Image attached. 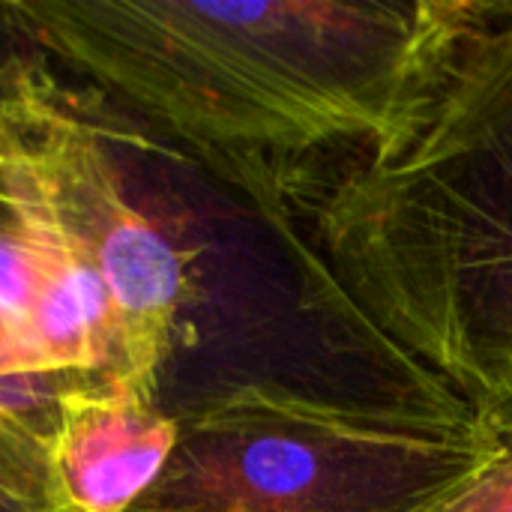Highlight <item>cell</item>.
I'll list each match as a JSON object with an SVG mask.
<instances>
[{"label":"cell","instance_id":"5b68a950","mask_svg":"<svg viewBox=\"0 0 512 512\" xmlns=\"http://www.w3.org/2000/svg\"><path fill=\"white\" fill-rule=\"evenodd\" d=\"M177 444L174 411L132 393H78L63 402L51 465L75 512H129L159 480Z\"/></svg>","mask_w":512,"mask_h":512},{"label":"cell","instance_id":"52a82bcc","mask_svg":"<svg viewBox=\"0 0 512 512\" xmlns=\"http://www.w3.org/2000/svg\"><path fill=\"white\" fill-rule=\"evenodd\" d=\"M489 450L441 512H512V390L474 411Z\"/></svg>","mask_w":512,"mask_h":512},{"label":"cell","instance_id":"7a4b0ae2","mask_svg":"<svg viewBox=\"0 0 512 512\" xmlns=\"http://www.w3.org/2000/svg\"><path fill=\"white\" fill-rule=\"evenodd\" d=\"M318 252L471 411L512 390V0L447 36L399 126L315 204Z\"/></svg>","mask_w":512,"mask_h":512},{"label":"cell","instance_id":"8992f818","mask_svg":"<svg viewBox=\"0 0 512 512\" xmlns=\"http://www.w3.org/2000/svg\"><path fill=\"white\" fill-rule=\"evenodd\" d=\"M0 512H75L63 498L51 450L0 420Z\"/></svg>","mask_w":512,"mask_h":512},{"label":"cell","instance_id":"277c9868","mask_svg":"<svg viewBox=\"0 0 512 512\" xmlns=\"http://www.w3.org/2000/svg\"><path fill=\"white\" fill-rule=\"evenodd\" d=\"M21 150L87 273L105 291L132 387L156 402L183 312L198 297V246L153 222L102 138L36 81L6 87Z\"/></svg>","mask_w":512,"mask_h":512},{"label":"cell","instance_id":"3957f363","mask_svg":"<svg viewBox=\"0 0 512 512\" xmlns=\"http://www.w3.org/2000/svg\"><path fill=\"white\" fill-rule=\"evenodd\" d=\"M177 444L129 512H441L483 465V426L357 414L273 387L174 411Z\"/></svg>","mask_w":512,"mask_h":512},{"label":"cell","instance_id":"6da1fadb","mask_svg":"<svg viewBox=\"0 0 512 512\" xmlns=\"http://www.w3.org/2000/svg\"><path fill=\"white\" fill-rule=\"evenodd\" d=\"M468 0L3 3L60 63L252 198L300 192L321 153L375 150L423 90Z\"/></svg>","mask_w":512,"mask_h":512},{"label":"cell","instance_id":"ba28073f","mask_svg":"<svg viewBox=\"0 0 512 512\" xmlns=\"http://www.w3.org/2000/svg\"><path fill=\"white\" fill-rule=\"evenodd\" d=\"M507 393H510V390H507Z\"/></svg>","mask_w":512,"mask_h":512}]
</instances>
